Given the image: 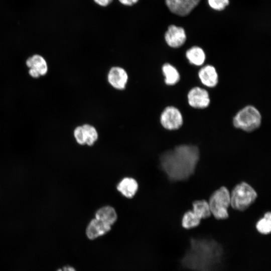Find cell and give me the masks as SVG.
I'll list each match as a JSON object with an SVG mask.
<instances>
[{"label":"cell","instance_id":"cell-23","mask_svg":"<svg viewBox=\"0 0 271 271\" xmlns=\"http://www.w3.org/2000/svg\"><path fill=\"white\" fill-rule=\"evenodd\" d=\"M139 0H118L119 3L123 5L131 6L137 3Z\"/></svg>","mask_w":271,"mask_h":271},{"label":"cell","instance_id":"cell-5","mask_svg":"<svg viewBox=\"0 0 271 271\" xmlns=\"http://www.w3.org/2000/svg\"><path fill=\"white\" fill-rule=\"evenodd\" d=\"M201 1L165 0V3L171 13L180 17H185L191 14Z\"/></svg>","mask_w":271,"mask_h":271},{"label":"cell","instance_id":"cell-18","mask_svg":"<svg viewBox=\"0 0 271 271\" xmlns=\"http://www.w3.org/2000/svg\"><path fill=\"white\" fill-rule=\"evenodd\" d=\"M192 206V211L201 219L207 218L211 215L208 202L206 200H196L193 202Z\"/></svg>","mask_w":271,"mask_h":271},{"label":"cell","instance_id":"cell-20","mask_svg":"<svg viewBox=\"0 0 271 271\" xmlns=\"http://www.w3.org/2000/svg\"><path fill=\"white\" fill-rule=\"evenodd\" d=\"M255 228L258 233L262 235H268L271 231V214L266 212L263 217L256 223Z\"/></svg>","mask_w":271,"mask_h":271},{"label":"cell","instance_id":"cell-1","mask_svg":"<svg viewBox=\"0 0 271 271\" xmlns=\"http://www.w3.org/2000/svg\"><path fill=\"white\" fill-rule=\"evenodd\" d=\"M199 156L197 146L180 145L161 155L160 166L171 181H185L194 174Z\"/></svg>","mask_w":271,"mask_h":271},{"label":"cell","instance_id":"cell-25","mask_svg":"<svg viewBox=\"0 0 271 271\" xmlns=\"http://www.w3.org/2000/svg\"><path fill=\"white\" fill-rule=\"evenodd\" d=\"M62 271H76L74 267L70 265H65L62 268Z\"/></svg>","mask_w":271,"mask_h":271},{"label":"cell","instance_id":"cell-19","mask_svg":"<svg viewBox=\"0 0 271 271\" xmlns=\"http://www.w3.org/2000/svg\"><path fill=\"white\" fill-rule=\"evenodd\" d=\"M201 220V219L192 210H188L182 217L181 225L185 229H191L199 226Z\"/></svg>","mask_w":271,"mask_h":271},{"label":"cell","instance_id":"cell-26","mask_svg":"<svg viewBox=\"0 0 271 271\" xmlns=\"http://www.w3.org/2000/svg\"><path fill=\"white\" fill-rule=\"evenodd\" d=\"M57 271H62V268H59Z\"/></svg>","mask_w":271,"mask_h":271},{"label":"cell","instance_id":"cell-21","mask_svg":"<svg viewBox=\"0 0 271 271\" xmlns=\"http://www.w3.org/2000/svg\"><path fill=\"white\" fill-rule=\"evenodd\" d=\"M207 4L212 10L224 11L230 4V0H207Z\"/></svg>","mask_w":271,"mask_h":271},{"label":"cell","instance_id":"cell-24","mask_svg":"<svg viewBox=\"0 0 271 271\" xmlns=\"http://www.w3.org/2000/svg\"><path fill=\"white\" fill-rule=\"evenodd\" d=\"M29 73L32 77L34 78H38L40 76L39 73L36 70L33 68H30Z\"/></svg>","mask_w":271,"mask_h":271},{"label":"cell","instance_id":"cell-22","mask_svg":"<svg viewBox=\"0 0 271 271\" xmlns=\"http://www.w3.org/2000/svg\"><path fill=\"white\" fill-rule=\"evenodd\" d=\"M98 5L102 7H106L110 5L113 0H93Z\"/></svg>","mask_w":271,"mask_h":271},{"label":"cell","instance_id":"cell-8","mask_svg":"<svg viewBox=\"0 0 271 271\" xmlns=\"http://www.w3.org/2000/svg\"><path fill=\"white\" fill-rule=\"evenodd\" d=\"M187 36L184 29L175 25H170L165 33V40L171 47L177 48L186 42Z\"/></svg>","mask_w":271,"mask_h":271},{"label":"cell","instance_id":"cell-13","mask_svg":"<svg viewBox=\"0 0 271 271\" xmlns=\"http://www.w3.org/2000/svg\"><path fill=\"white\" fill-rule=\"evenodd\" d=\"M116 188L123 196L127 198H131L136 194L139 185L134 178L125 177L118 183Z\"/></svg>","mask_w":271,"mask_h":271},{"label":"cell","instance_id":"cell-7","mask_svg":"<svg viewBox=\"0 0 271 271\" xmlns=\"http://www.w3.org/2000/svg\"><path fill=\"white\" fill-rule=\"evenodd\" d=\"M74 136L78 144L91 146L98 139V135L96 128L93 126L85 124L75 128Z\"/></svg>","mask_w":271,"mask_h":271},{"label":"cell","instance_id":"cell-16","mask_svg":"<svg viewBox=\"0 0 271 271\" xmlns=\"http://www.w3.org/2000/svg\"><path fill=\"white\" fill-rule=\"evenodd\" d=\"M186 56L191 64L196 66L202 65L205 60L204 51L198 46H193L188 49L186 53Z\"/></svg>","mask_w":271,"mask_h":271},{"label":"cell","instance_id":"cell-15","mask_svg":"<svg viewBox=\"0 0 271 271\" xmlns=\"http://www.w3.org/2000/svg\"><path fill=\"white\" fill-rule=\"evenodd\" d=\"M26 65L29 68L36 70L40 76L45 75L48 71V65L45 59L41 55L35 54L29 58Z\"/></svg>","mask_w":271,"mask_h":271},{"label":"cell","instance_id":"cell-4","mask_svg":"<svg viewBox=\"0 0 271 271\" xmlns=\"http://www.w3.org/2000/svg\"><path fill=\"white\" fill-rule=\"evenodd\" d=\"M211 214L217 220H224L229 216L228 208L230 205V193L225 187H221L211 195L208 202Z\"/></svg>","mask_w":271,"mask_h":271},{"label":"cell","instance_id":"cell-2","mask_svg":"<svg viewBox=\"0 0 271 271\" xmlns=\"http://www.w3.org/2000/svg\"><path fill=\"white\" fill-rule=\"evenodd\" d=\"M257 196L250 185L242 182L236 185L230 193V205L235 210L243 211L255 201Z\"/></svg>","mask_w":271,"mask_h":271},{"label":"cell","instance_id":"cell-14","mask_svg":"<svg viewBox=\"0 0 271 271\" xmlns=\"http://www.w3.org/2000/svg\"><path fill=\"white\" fill-rule=\"evenodd\" d=\"M95 218L112 226L116 221L117 216L114 208L110 206H105L97 210Z\"/></svg>","mask_w":271,"mask_h":271},{"label":"cell","instance_id":"cell-11","mask_svg":"<svg viewBox=\"0 0 271 271\" xmlns=\"http://www.w3.org/2000/svg\"><path fill=\"white\" fill-rule=\"evenodd\" d=\"M111 228V226L94 218L86 227V236L90 239H94L109 232Z\"/></svg>","mask_w":271,"mask_h":271},{"label":"cell","instance_id":"cell-3","mask_svg":"<svg viewBox=\"0 0 271 271\" xmlns=\"http://www.w3.org/2000/svg\"><path fill=\"white\" fill-rule=\"evenodd\" d=\"M261 116L255 107L248 105L240 110L233 119L235 127L246 132H251L260 125Z\"/></svg>","mask_w":271,"mask_h":271},{"label":"cell","instance_id":"cell-17","mask_svg":"<svg viewBox=\"0 0 271 271\" xmlns=\"http://www.w3.org/2000/svg\"><path fill=\"white\" fill-rule=\"evenodd\" d=\"M162 71L165 76V82L168 85H174L180 80V74L176 68L169 63L162 66Z\"/></svg>","mask_w":271,"mask_h":271},{"label":"cell","instance_id":"cell-12","mask_svg":"<svg viewBox=\"0 0 271 271\" xmlns=\"http://www.w3.org/2000/svg\"><path fill=\"white\" fill-rule=\"evenodd\" d=\"M198 76L202 84L208 87H214L218 82V74L212 65H207L201 68Z\"/></svg>","mask_w":271,"mask_h":271},{"label":"cell","instance_id":"cell-9","mask_svg":"<svg viewBox=\"0 0 271 271\" xmlns=\"http://www.w3.org/2000/svg\"><path fill=\"white\" fill-rule=\"evenodd\" d=\"M188 101L189 105L195 108L203 109L210 104L209 94L205 89L195 87L188 93Z\"/></svg>","mask_w":271,"mask_h":271},{"label":"cell","instance_id":"cell-10","mask_svg":"<svg viewBox=\"0 0 271 271\" xmlns=\"http://www.w3.org/2000/svg\"><path fill=\"white\" fill-rule=\"evenodd\" d=\"M109 84L114 88L122 90L125 87L127 82L128 75L125 70L121 67H112L107 76Z\"/></svg>","mask_w":271,"mask_h":271},{"label":"cell","instance_id":"cell-6","mask_svg":"<svg viewBox=\"0 0 271 271\" xmlns=\"http://www.w3.org/2000/svg\"><path fill=\"white\" fill-rule=\"evenodd\" d=\"M162 125L168 130H176L183 123L182 115L180 110L172 106H168L162 112L160 117Z\"/></svg>","mask_w":271,"mask_h":271}]
</instances>
